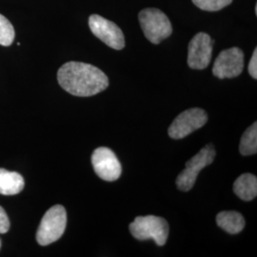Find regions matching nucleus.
I'll return each instance as SVG.
<instances>
[{
  "instance_id": "obj_13",
  "label": "nucleus",
  "mask_w": 257,
  "mask_h": 257,
  "mask_svg": "<svg viewBox=\"0 0 257 257\" xmlns=\"http://www.w3.org/2000/svg\"><path fill=\"white\" fill-rule=\"evenodd\" d=\"M216 223L221 229L230 234L241 232L245 228V219L237 211H221L216 216Z\"/></svg>"
},
{
  "instance_id": "obj_4",
  "label": "nucleus",
  "mask_w": 257,
  "mask_h": 257,
  "mask_svg": "<svg viewBox=\"0 0 257 257\" xmlns=\"http://www.w3.org/2000/svg\"><path fill=\"white\" fill-rule=\"evenodd\" d=\"M138 19L145 37L154 44H159L173 33L170 19L160 10L156 8L142 10L139 13Z\"/></svg>"
},
{
  "instance_id": "obj_1",
  "label": "nucleus",
  "mask_w": 257,
  "mask_h": 257,
  "mask_svg": "<svg viewBox=\"0 0 257 257\" xmlns=\"http://www.w3.org/2000/svg\"><path fill=\"white\" fill-rule=\"evenodd\" d=\"M62 89L75 96H92L106 90L109 78L100 69L83 62H67L57 72Z\"/></svg>"
},
{
  "instance_id": "obj_15",
  "label": "nucleus",
  "mask_w": 257,
  "mask_h": 257,
  "mask_svg": "<svg viewBox=\"0 0 257 257\" xmlns=\"http://www.w3.org/2000/svg\"><path fill=\"white\" fill-rule=\"evenodd\" d=\"M16 37L14 26L8 19L0 14V45L8 47L12 45Z\"/></svg>"
},
{
  "instance_id": "obj_5",
  "label": "nucleus",
  "mask_w": 257,
  "mask_h": 257,
  "mask_svg": "<svg viewBox=\"0 0 257 257\" xmlns=\"http://www.w3.org/2000/svg\"><path fill=\"white\" fill-rule=\"evenodd\" d=\"M214 147L209 144L203 148L187 163L183 171L176 178V186L182 192H188L193 189L198 174L207 166L211 165L215 158Z\"/></svg>"
},
{
  "instance_id": "obj_6",
  "label": "nucleus",
  "mask_w": 257,
  "mask_h": 257,
  "mask_svg": "<svg viewBox=\"0 0 257 257\" xmlns=\"http://www.w3.org/2000/svg\"><path fill=\"white\" fill-rule=\"evenodd\" d=\"M208 121V114L200 108H192L181 112L169 128V136L173 139H182L194 131L202 128Z\"/></svg>"
},
{
  "instance_id": "obj_19",
  "label": "nucleus",
  "mask_w": 257,
  "mask_h": 257,
  "mask_svg": "<svg viewBox=\"0 0 257 257\" xmlns=\"http://www.w3.org/2000/svg\"><path fill=\"white\" fill-rule=\"evenodd\" d=\"M0 248H1V240H0Z\"/></svg>"
},
{
  "instance_id": "obj_18",
  "label": "nucleus",
  "mask_w": 257,
  "mask_h": 257,
  "mask_svg": "<svg viewBox=\"0 0 257 257\" xmlns=\"http://www.w3.org/2000/svg\"><path fill=\"white\" fill-rule=\"evenodd\" d=\"M248 74L254 79L257 78V49L254 50L253 55L250 58V61L248 63Z\"/></svg>"
},
{
  "instance_id": "obj_2",
  "label": "nucleus",
  "mask_w": 257,
  "mask_h": 257,
  "mask_svg": "<svg viewBox=\"0 0 257 257\" xmlns=\"http://www.w3.org/2000/svg\"><path fill=\"white\" fill-rule=\"evenodd\" d=\"M67 225V212L61 205L50 208L44 214L37 231V241L40 246H48L64 233Z\"/></svg>"
},
{
  "instance_id": "obj_7",
  "label": "nucleus",
  "mask_w": 257,
  "mask_h": 257,
  "mask_svg": "<svg viewBox=\"0 0 257 257\" xmlns=\"http://www.w3.org/2000/svg\"><path fill=\"white\" fill-rule=\"evenodd\" d=\"M89 26L92 34L107 46L114 50H122L125 47L123 32L115 23L102 18L101 16L92 15L89 18Z\"/></svg>"
},
{
  "instance_id": "obj_3",
  "label": "nucleus",
  "mask_w": 257,
  "mask_h": 257,
  "mask_svg": "<svg viewBox=\"0 0 257 257\" xmlns=\"http://www.w3.org/2000/svg\"><path fill=\"white\" fill-rule=\"evenodd\" d=\"M169 224L155 215L138 216L130 224V231L135 238L144 241L153 239L157 246H164L169 236Z\"/></svg>"
},
{
  "instance_id": "obj_17",
  "label": "nucleus",
  "mask_w": 257,
  "mask_h": 257,
  "mask_svg": "<svg viewBox=\"0 0 257 257\" xmlns=\"http://www.w3.org/2000/svg\"><path fill=\"white\" fill-rule=\"evenodd\" d=\"M10 230V219L5 210L0 206V233H6Z\"/></svg>"
},
{
  "instance_id": "obj_11",
  "label": "nucleus",
  "mask_w": 257,
  "mask_h": 257,
  "mask_svg": "<svg viewBox=\"0 0 257 257\" xmlns=\"http://www.w3.org/2000/svg\"><path fill=\"white\" fill-rule=\"evenodd\" d=\"M25 181L23 176L17 172H10L0 168V194L15 195L24 189Z\"/></svg>"
},
{
  "instance_id": "obj_14",
  "label": "nucleus",
  "mask_w": 257,
  "mask_h": 257,
  "mask_svg": "<svg viewBox=\"0 0 257 257\" xmlns=\"http://www.w3.org/2000/svg\"><path fill=\"white\" fill-rule=\"evenodd\" d=\"M239 151L242 156H252L257 153V123L254 122L243 134Z\"/></svg>"
},
{
  "instance_id": "obj_10",
  "label": "nucleus",
  "mask_w": 257,
  "mask_h": 257,
  "mask_svg": "<svg viewBox=\"0 0 257 257\" xmlns=\"http://www.w3.org/2000/svg\"><path fill=\"white\" fill-rule=\"evenodd\" d=\"M214 41L208 34L199 33L189 44L188 65L194 70H204L211 62Z\"/></svg>"
},
{
  "instance_id": "obj_12",
  "label": "nucleus",
  "mask_w": 257,
  "mask_h": 257,
  "mask_svg": "<svg viewBox=\"0 0 257 257\" xmlns=\"http://www.w3.org/2000/svg\"><path fill=\"white\" fill-rule=\"evenodd\" d=\"M233 192L244 201H250L257 195V178L251 174L240 175L233 184Z\"/></svg>"
},
{
  "instance_id": "obj_16",
  "label": "nucleus",
  "mask_w": 257,
  "mask_h": 257,
  "mask_svg": "<svg viewBox=\"0 0 257 257\" xmlns=\"http://www.w3.org/2000/svg\"><path fill=\"white\" fill-rule=\"evenodd\" d=\"M193 2L203 11L216 12L229 6L232 0H193Z\"/></svg>"
},
{
  "instance_id": "obj_8",
  "label": "nucleus",
  "mask_w": 257,
  "mask_h": 257,
  "mask_svg": "<svg viewBox=\"0 0 257 257\" xmlns=\"http://www.w3.org/2000/svg\"><path fill=\"white\" fill-rule=\"evenodd\" d=\"M92 164L95 174L102 180L115 181L122 174V166L115 154L106 147L97 148L92 153Z\"/></svg>"
},
{
  "instance_id": "obj_9",
  "label": "nucleus",
  "mask_w": 257,
  "mask_h": 257,
  "mask_svg": "<svg viewBox=\"0 0 257 257\" xmlns=\"http://www.w3.org/2000/svg\"><path fill=\"white\" fill-rule=\"evenodd\" d=\"M244 69V53L241 49L233 47L221 52L214 61L212 74L216 77L233 78L238 76Z\"/></svg>"
}]
</instances>
